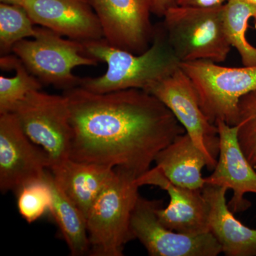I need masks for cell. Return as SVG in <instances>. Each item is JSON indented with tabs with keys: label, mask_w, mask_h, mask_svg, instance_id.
<instances>
[{
	"label": "cell",
	"mask_w": 256,
	"mask_h": 256,
	"mask_svg": "<svg viewBox=\"0 0 256 256\" xmlns=\"http://www.w3.org/2000/svg\"><path fill=\"white\" fill-rule=\"evenodd\" d=\"M64 95L74 161L126 170L139 178L160 152L185 133L172 112L142 89L96 94L78 86Z\"/></svg>",
	"instance_id": "6da1fadb"
},
{
	"label": "cell",
	"mask_w": 256,
	"mask_h": 256,
	"mask_svg": "<svg viewBox=\"0 0 256 256\" xmlns=\"http://www.w3.org/2000/svg\"><path fill=\"white\" fill-rule=\"evenodd\" d=\"M82 43L86 54L108 66L101 76L80 79L79 86L96 94L132 88L146 90L174 73L181 64L161 23L156 25L150 46L141 54L110 46L104 38Z\"/></svg>",
	"instance_id": "7a4b0ae2"
},
{
	"label": "cell",
	"mask_w": 256,
	"mask_h": 256,
	"mask_svg": "<svg viewBox=\"0 0 256 256\" xmlns=\"http://www.w3.org/2000/svg\"><path fill=\"white\" fill-rule=\"evenodd\" d=\"M138 178L116 168L92 205L86 216L90 255L124 256V245L133 240L130 220L140 196Z\"/></svg>",
	"instance_id": "3957f363"
},
{
	"label": "cell",
	"mask_w": 256,
	"mask_h": 256,
	"mask_svg": "<svg viewBox=\"0 0 256 256\" xmlns=\"http://www.w3.org/2000/svg\"><path fill=\"white\" fill-rule=\"evenodd\" d=\"M162 26L181 63L227 60L232 45L224 24V4L216 6H174L165 12Z\"/></svg>",
	"instance_id": "277c9868"
},
{
	"label": "cell",
	"mask_w": 256,
	"mask_h": 256,
	"mask_svg": "<svg viewBox=\"0 0 256 256\" xmlns=\"http://www.w3.org/2000/svg\"><path fill=\"white\" fill-rule=\"evenodd\" d=\"M180 67L192 80L207 119L214 124L224 121L236 126L240 98L256 90V66L234 68L198 60Z\"/></svg>",
	"instance_id": "5b68a950"
},
{
	"label": "cell",
	"mask_w": 256,
	"mask_h": 256,
	"mask_svg": "<svg viewBox=\"0 0 256 256\" xmlns=\"http://www.w3.org/2000/svg\"><path fill=\"white\" fill-rule=\"evenodd\" d=\"M12 52L42 84L64 92L80 86L82 78L74 75V68L98 64L86 54L82 42L66 40L44 26H36L33 40L18 42Z\"/></svg>",
	"instance_id": "8992f818"
},
{
	"label": "cell",
	"mask_w": 256,
	"mask_h": 256,
	"mask_svg": "<svg viewBox=\"0 0 256 256\" xmlns=\"http://www.w3.org/2000/svg\"><path fill=\"white\" fill-rule=\"evenodd\" d=\"M12 112L26 136L46 153L50 168L70 159L72 128L68 99L64 94L32 92Z\"/></svg>",
	"instance_id": "52a82bcc"
},
{
	"label": "cell",
	"mask_w": 256,
	"mask_h": 256,
	"mask_svg": "<svg viewBox=\"0 0 256 256\" xmlns=\"http://www.w3.org/2000/svg\"><path fill=\"white\" fill-rule=\"evenodd\" d=\"M146 92L159 99L172 112L206 156L207 168L214 170L220 153L218 129L202 111L195 88L181 67Z\"/></svg>",
	"instance_id": "ba28073f"
},
{
	"label": "cell",
	"mask_w": 256,
	"mask_h": 256,
	"mask_svg": "<svg viewBox=\"0 0 256 256\" xmlns=\"http://www.w3.org/2000/svg\"><path fill=\"white\" fill-rule=\"evenodd\" d=\"M161 202L140 196L133 210L130 230L151 256H216L222 246L210 232L188 235L164 226L156 216Z\"/></svg>",
	"instance_id": "9c48e42d"
},
{
	"label": "cell",
	"mask_w": 256,
	"mask_h": 256,
	"mask_svg": "<svg viewBox=\"0 0 256 256\" xmlns=\"http://www.w3.org/2000/svg\"><path fill=\"white\" fill-rule=\"evenodd\" d=\"M50 162L46 152L25 134L12 112L0 114V190L18 191L45 180Z\"/></svg>",
	"instance_id": "30bf717a"
},
{
	"label": "cell",
	"mask_w": 256,
	"mask_h": 256,
	"mask_svg": "<svg viewBox=\"0 0 256 256\" xmlns=\"http://www.w3.org/2000/svg\"><path fill=\"white\" fill-rule=\"evenodd\" d=\"M110 46L141 54L154 38L153 0H88Z\"/></svg>",
	"instance_id": "8fae6325"
},
{
	"label": "cell",
	"mask_w": 256,
	"mask_h": 256,
	"mask_svg": "<svg viewBox=\"0 0 256 256\" xmlns=\"http://www.w3.org/2000/svg\"><path fill=\"white\" fill-rule=\"evenodd\" d=\"M216 126L220 138V153L213 173L204 178V183L232 190L234 194L228 203L229 208L234 214L242 213L252 206L245 195L256 194V168L239 144L238 126H229L224 121H217Z\"/></svg>",
	"instance_id": "7c38bea8"
},
{
	"label": "cell",
	"mask_w": 256,
	"mask_h": 256,
	"mask_svg": "<svg viewBox=\"0 0 256 256\" xmlns=\"http://www.w3.org/2000/svg\"><path fill=\"white\" fill-rule=\"evenodd\" d=\"M140 186L154 185L168 192V206L156 210L160 223L170 230L188 235L208 233V206L202 190H192L170 182L156 166L138 178Z\"/></svg>",
	"instance_id": "4fadbf2b"
},
{
	"label": "cell",
	"mask_w": 256,
	"mask_h": 256,
	"mask_svg": "<svg viewBox=\"0 0 256 256\" xmlns=\"http://www.w3.org/2000/svg\"><path fill=\"white\" fill-rule=\"evenodd\" d=\"M23 8L35 24L60 36L80 42L104 38L100 20L88 0H25Z\"/></svg>",
	"instance_id": "5bb4252c"
},
{
	"label": "cell",
	"mask_w": 256,
	"mask_h": 256,
	"mask_svg": "<svg viewBox=\"0 0 256 256\" xmlns=\"http://www.w3.org/2000/svg\"><path fill=\"white\" fill-rule=\"evenodd\" d=\"M224 186L205 184L202 193L208 206L210 232L227 256H256V229L249 228L229 208Z\"/></svg>",
	"instance_id": "9a60e30c"
},
{
	"label": "cell",
	"mask_w": 256,
	"mask_h": 256,
	"mask_svg": "<svg viewBox=\"0 0 256 256\" xmlns=\"http://www.w3.org/2000/svg\"><path fill=\"white\" fill-rule=\"evenodd\" d=\"M57 184L86 218L114 174V168L68 159L50 169Z\"/></svg>",
	"instance_id": "2e32d148"
},
{
	"label": "cell",
	"mask_w": 256,
	"mask_h": 256,
	"mask_svg": "<svg viewBox=\"0 0 256 256\" xmlns=\"http://www.w3.org/2000/svg\"><path fill=\"white\" fill-rule=\"evenodd\" d=\"M154 162L156 169L176 186L192 190L205 186L202 170L207 168L206 158L188 133L175 138L156 156Z\"/></svg>",
	"instance_id": "e0dca14e"
},
{
	"label": "cell",
	"mask_w": 256,
	"mask_h": 256,
	"mask_svg": "<svg viewBox=\"0 0 256 256\" xmlns=\"http://www.w3.org/2000/svg\"><path fill=\"white\" fill-rule=\"evenodd\" d=\"M46 178L52 188V205L50 210L70 255L80 256L90 252L86 218L60 186L48 170Z\"/></svg>",
	"instance_id": "ac0fdd59"
},
{
	"label": "cell",
	"mask_w": 256,
	"mask_h": 256,
	"mask_svg": "<svg viewBox=\"0 0 256 256\" xmlns=\"http://www.w3.org/2000/svg\"><path fill=\"white\" fill-rule=\"evenodd\" d=\"M224 24L242 65L256 66V6L246 0H228L224 4Z\"/></svg>",
	"instance_id": "d6986e66"
},
{
	"label": "cell",
	"mask_w": 256,
	"mask_h": 256,
	"mask_svg": "<svg viewBox=\"0 0 256 256\" xmlns=\"http://www.w3.org/2000/svg\"><path fill=\"white\" fill-rule=\"evenodd\" d=\"M0 66L2 70H15L12 78L0 76V114L12 112L15 106L30 92L40 90L43 84L30 73L16 55L1 57Z\"/></svg>",
	"instance_id": "ffe728a7"
},
{
	"label": "cell",
	"mask_w": 256,
	"mask_h": 256,
	"mask_svg": "<svg viewBox=\"0 0 256 256\" xmlns=\"http://www.w3.org/2000/svg\"><path fill=\"white\" fill-rule=\"evenodd\" d=\"M23 6L0 4V52L10 54L18 42L34 36L36 26Z\"/></svg>",
	"instance_id": "44dd1931"
},
{
	"label": "cell",
	"mask_w": 256,
	"mask_h": 256,
	"mask_svg": "<svg viewBox=\"0 0 256 256\" xmlns=\"http://www.w3.org/2000/svg\"><path fill=\"white\" fill-rule=\"evenodd\" d=\"M16 195L18 213L28 224L40 220L52 208V188L46 176L24 186Z\"/></svg>",
	"instance_id": "7402d4cb"
},
{
	"label": "cell",
	"mask_w": 256,
	"mask_h": 256,
	"mask_svg": "<svg viewBox=\"0 0 256 256\" xmlns=\"http://www.w3.org/2000/svg\"><path fill=\"white\" fill-rule=\"evenodd\" d=\"M236 124L240 148L256 169V90L240 98Z\"/></svg>",
	"instance_id": "603a6c76"
},
{
	"label": "cell",
	"mask_w": 256,
	"mask_h": 256,
	"mask_svg": "<svg viewBox=\"0 0 256 256\" xmlns=\"http://www.w3.org/2000/svg\"><path fill=\"white\" fill-rule=\"evenodd\" d=\"M228 0H174L175 5L191 6H216L225 4Z\"/></svg>",
	"instance_id": "cb8c5ba5"
},
{
	"label": "cell",
	"mask_w": 256,
	"mask_h": 256,
	"mask_svg": "<svg viewBox=\"0 0 256 256\" xmlns=\"http://www.w3.org/2000/svg\"><path fill=\"white\" fill-rule=\"evenodd\" d=\"M174 5V0H153L152 13L163 18L165 12Z\"/></svg>",
	"instance_id": "d4e9b609"
},
{
	"label": "cell",
	"mask_w": 256,
	"mask_h": 256,
	"mask_svg": "<svg viewBox=\"0 0 256 256\" xmlns=\"http://www.w3.org/2000/svg\"><path fill=\"white\" fill-rule=\"evenodd\" d=\"M2 4L14 5V6H24L25 0H0Z\"/></svg>",
	"instance_id": "484cf974"
},
{
	"label": "cell",
	"mask_w": 256,
	"mask_h": 256,
	"mask_svg": "<svg viewBox=\"0 0 256 256\" xmlns=\"http://www.w3.org/2000/svg\"><path fill=\"white\" fill-rule=\"evenodd\" d=\"M246 1L256 6V0H246Z\"/></svg>",
	"instance_id": "4316f807"
}]
</instances>
